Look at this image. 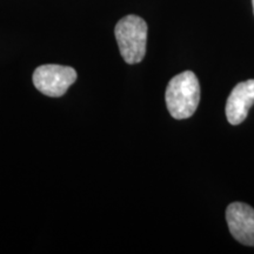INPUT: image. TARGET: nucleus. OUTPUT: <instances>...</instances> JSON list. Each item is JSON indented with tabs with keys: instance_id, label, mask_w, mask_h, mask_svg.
<instances>
[{
	"instance_id": "6",
	"label": "nucleus",
	"mask_w": 254,
	"mask_h": 254,
	"mask_svg": "<svg viewBox=\"0 0 254 254\" xmlns=\"http://www.w3.org/2000/svg\"><path fill=\"white\" fill-rule=\"evenodd\" d=\"M252 2H253V11H254V0H252Z\"/></svg>"
},
{
	"instance_id": "4",
	"label": "nucleus",
	"mask_w": 254,
	"mask_h": 254,
	"mask_svg": "<svg viewBox=\"0 0 254 254\" xmlns=\"http://www.w3.org/2000/svg\"><path fill=\"white\" fill-rule=\"evenodd\" d=\"M232 237L245 246H254V209L244 202H232L226 209Z\"/></svg>"
},
{
	"instance_id": "1",
	"label": "nucleus",
	"mask_w": 254,
	"mask_h": 254,
	"mask_svg": "<svg viewBox=\"0 0 254 254\" xmlns=\"http://www.w3.org/2000/svg\"><path fill=\"white\" fill-rule=\"evenodd\" d=\"M167 110L174 119L182 120L192 117L200 101V85L192 71H185L176 75L166 88Z\"/></svg>"
},
{
	"instance_id": "3",
	"label": "nucleus",
	"mask_w": 254,
	"mask_h": 254,
	"mask_svg": "<svg viewBox=\"0 0 254 254\" xmlns=\"http://www.w3.org/2000/svg\"><path fill=\"white\" fill-rule=\"evenodd\" d=\"M32 79L34 86L41 93L47 97L59 98L77 80V72L69 66L49 64L36 68Z\"/></svg>"
},
{
	"instance_id": "2",
	"label": "nucleus",
	"mask_w": 254,
	"mask_h": 254,
	"mask_svg": "<svg viewBox=\"0 0 254 254\" xmlns=\"http://www.w3.org/2000/svg\"><path fill=\"white\" fill-rule=\"evenodd\" d=\"M117 43L125 63L133 65L145 58L147 46V24L138 15L129 14L120 19L116 25Z\"/></svg>"
},
{
	"instance_id": "5",
	"label": "nucleus",
	"mask_w": 254,
	"mask_h": 254,
	"mask_svg": "<svg viewBox=\"0 0 254 254\" xmlns=\"http://www.w3.org/2000/svg\"><path fill=\"white\" fill-rule=\"evenodd\" d=\"M254 104V79L239 82L232 90L226 103V117L231 125L245 122Z\"/></svg>"
}]
</instances>
